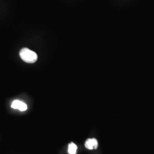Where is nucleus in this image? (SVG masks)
<instances>
[{"label":"nucleus","instance_id":"nucleus-1","mask_svg":"<svg viewBox=\"0 0 154 154\" xmlns=\"http://www.w3.org/2000/svg\"><path fill=\"white\" fill-rule=\"evenodd\" d=\"M20 56L23 61L29 63H33L37 61L38 55L28 48H23L20 52Z\"/></svg>","mask_w":154,"mask_h":154},{"label":"nucleus","instance_id":"nucleus-2","mask_svg":"<svg viewBox=\"0 0 154 154\" xmlns=\"http://www.w3.org/2000/svg\"><path fill=\"white\" fill-rule=\"evenodd\" d=\"M11 107L14 109H18L21 111H26L28 109L27 105H26L25 103L18 100L13 101V102L11 104Z\"/></svg>","mask_w":154,"mask_h":154},{"label":"nucleus","instance_id":"nucleus-3","mask_svg":"<svg viewBox=\"0 0 154 154\" xmlns=\"http://www.w3.org/2000/svg\"><path fill=\"white\" fill-rule=\"evenodd\" d=\"M77 146L74 143H70L69 144L68 152L70 154H75L77 153Z\"/></svg>","mask_w":154,"mask_h":154},{"label":"nucleus","instance_id":"nucleus-4","mask_svg":"<svg viewBox=\"0 0 154 154\" xmlns=\"http://www.w3.org/2000/svg\"><path fill=\"white\" fill-rule=\"evenodd\" d=\"M85 147L89 149H94L93 143L92 139H88L86 140L85 143Z\"/></svg>","mask_w":154,"mask_h":154},{"label":"nucleus","instance_id":"nucleus-5","mask_svg":"<svg viewBox=\"0 0 154 154\" xmlns=\"http://www.w3.org/2000/svg\"><path fill=\"white\" fill-rule=\"evenodd\" d=\"M92 140H93V143L94 149H97V147H98V141H97V140L94 139V138L92 139Z\"/></svg>","mask_w":154,"mask_h":154}]
</instances>
